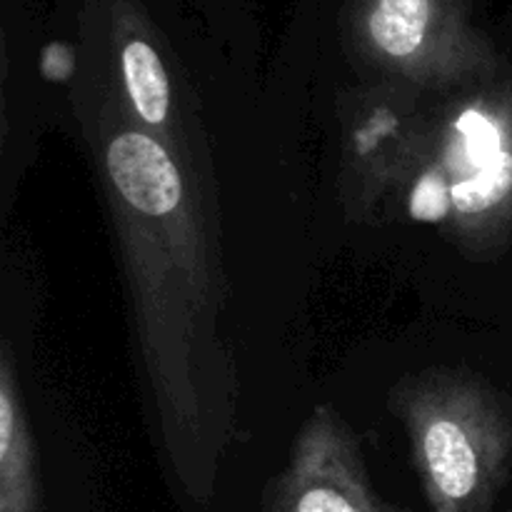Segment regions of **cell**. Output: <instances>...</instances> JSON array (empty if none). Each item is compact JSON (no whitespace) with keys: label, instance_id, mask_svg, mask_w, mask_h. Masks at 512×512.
Listing matches in <instances>:
<instances>
[{"label":"cell","instance_id":"cell-1","mask_svg":"<svg viewBox=\"0 0 512 512\" xmlns=\"http://www.w3.org/2000/svg\"><path fill=\"white\" fill-rule=\"evenodd\" d=\"M415 460L433 512H490L512 450V420L475 388H438L410 408Z\"/></svg>","mask_w":512,"mask_h":512},{"label":"cell","instance_id":"cell-2","mask_svg":"<svg viewBox=\"0 0 512 512\" xmlns=\"http://www.w3.org/2000/svg\"><path fill=\"white\" fill-rule=\"evenodd\" d=\"M408 208L420 223H443L450 215L493 220L510 213L512 98L475 103L458 115L443 158L415 180Z\"/></svg>","mask_w":512,"mask_h":512},{"label":"cell","instance_id":"cell-3","mask_svg":"<svg viewBox=\"0 0 512 512\" xmlns=\"http://www.w3.org/2000/svg\"><path fill=\"white\" fill-rule=\"evenodd\" d=\"M348 435L325 410L308 425L270 512H398L370 488Z\"/></svg>","mask_w":512,"mask_h":512},{"label":"cell","instance_id":"cell-4","mask_svg":"<svg viewBox=\"0 0 512 512\" xmlns=\"http://www.w3.org/2000/svg\"><path fill=\"white\" fill-rule=\"evenodd\" d=\"M108 175L125 203L138 213L160 218L183 200V180L163 145L145 133H120L105 155Z\"/></svg>","mask_w":512,"mask_h":512},{"label":"cell","instance_id":"cell-5","mask_svg":"<svg viewBox=\"0 0 512 512\" xmlns=\"http://www.w3.org/2000/svg\"><path fill=\"white\" fill-rule=\"evenodd\" d=\"M35 488L23 413L15 403L10 370H3L0 390V512H33Z\"/></svg>","mask_w":512,"mask_h":512},{"label":"cell","instance_id":"cell-6","mask_svg":"<svg viewBox=\"0 0 512 512\" xmlns=\"http://www.w3.org/2000/svg\"><path fill=\"white\" fill-rule=\"evenodd\" d=\"M430 0H378L370 13V38L388 58H415L425 43Z\"/></svg>","mask_w":512,"mask_h":512},{"label":"cell","instance_id":"cell-7","mask_svg":"<svg viewBox=\"0 0 512 512\" xmlns=\"http://www.w3.org/2000/svg\"><path fill=\"white\" fill-rule=\"evenodd\" d=\"M120 60H123L125 88L135 113L150 125L165 123L170 110V83L163 60L145 40H130Z\"/></svg>","mask_w":512,"mask_h":512},{"label":"cell","instance_id":"cell-8","mask_svg":"<svg viewBox=\"0 0 512 512\" xmlns=\"http://www.w3.org/2000/svg\"><path fill=\"white\" fill-rule=\"evenodd\" d=\"M73 70V50L65 43H50L48 48L43 50V55H40V73H43L45 80H50V83H65V80L73 75Z\"/></svg>","mask_w":512,"mask_h":512}]
</instances>
